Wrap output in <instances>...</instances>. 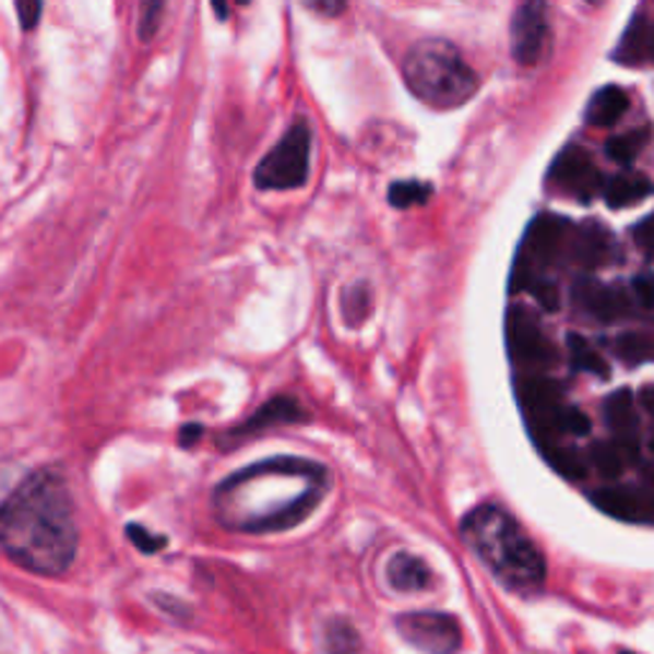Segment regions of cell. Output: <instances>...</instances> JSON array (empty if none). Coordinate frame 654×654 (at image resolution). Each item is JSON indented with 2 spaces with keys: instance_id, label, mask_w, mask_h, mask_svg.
<instances>
[{
  "instance_id": "cell-1",
  "label": "cell",
  "mask_w": 654,
  "mask_h": 654,
  "mask_svg": "<svg viewBox=\"0 0 654 654\" xmlns=\"http://www.w3.org/2000/svg\"><path fill=\"white\" fill-rule=\"evenodd\" d=\"M330 488L325 465L280 455L223 478L213 491V514L240 535H272L302 524Z\"/></svg>"
},
{
  "instance_id": "cell-2",
  "label": "cell",
  "mask_w": 654,
  "mask_h": 654,
  "mask_svg": "<svg viewBox=\"0 0 654 654\" xmlns=\"http://www.w3.org/2000/svg\"><path fill=\"white\" fill-rule=\"evenodd\" d=\"M0 550L36 575H64L78 555L70 488L59 471L41 468L0 503Z\"/></svg>"
},
{
  "instance_id": "cell-3",
  "label": "cell",
  "mask_w": 654,
  "mask_h": 654,
  "mask_svg": "<svg viewBox=\"0 0 654 654\" xmlns=\"http://www.w3.org/2000/svg\"><path fill=\"white\" fill-rule=\"evenodd\" d=\"M463 537L507 588L530 593L545 583L543 552L507 511L473 509L463 522Z\"/></svg>"
},
{
  "instance_id": "cell-4",
  "label": "cell",
  "mask_w": 654,
  "mask_h": 654,
  "mask_svg": "<svg viewBox=\"0 0 654 654\" xmlns=\"http://www.w3.org/2000/svg\"><path fill=\"white\" fill-rule=\"evenodd\" d=\"M404 80L412 93L435 108H455L476 93L478 78L448 41H419L404 59Z\"/></svg>"
},
{
  "instance_id": "cell-5",
  "label": "cell",
  "mask_w": 654,
  "mask_h": 654,
  "mask_svg": "<svg viewBox=\"0 0 654 654\" xmlns=\"http://www.w3.org/2000/svg\"><path fill=\"white\" fill-rule=\"evenodd\" d=\"M312 131L305 118L295 120L272 152L259 162L253 171V185L259 190H295L310 177Z\"/></svg>"
},
{
  "instance_id": "cell-6",
  "label": "cell",
  "mask_w": 654,
  "mask_h": 654,
  "mask_svg": "<svg viewBox=\"0 0 654 654\" xmlns=\"http://www.w3.org/2000/svg\"><path fill=\"white\" fill-rule=\"evenodd\" d=\"M404 642L425 654H457L463 646V629L455 616L442 611H412L396 619Z\"/></svg>"
},
{
  "instance_id": "cell-7",
  "label": "cell",
  "mask_w": 654,
  "mask_h": 654,
  "mask_svg": "<svg viewBox=\"0 0 654 654\" xmlns=\"http://www.w3.org/2000/svg\"><path fill=\"white\" fill-rule=\"evenodd\" d=\"M519 391V404H522L524 415H527L532 430L535 435H562L560 423H562V391L558 383L547 376H524L516 381Z\"/></svg>"
},
{
  "instance_id": "cell-8",
  "label": "cell",
  "mask_w": 654,
  "mask_h": 654,
  "mask_svg": "<svg viewBox=\"0 0 654 654\" xmlns=\"http://www.w3.org/2000/svg\"><path fill=\"white\" fill-rule=\"evenodd\" d=\"M509 353L519 366L539 368L555 364V345L547 341L539 322L527 310L514 307L507 318Z\"/></svg>"
},
{
  "instance_id": "cell-9",
  "label": "cell",
  "mask_w": 654,
  "mask_h": 654,
  "mask_svg": "<svg viewBox=\"0 0 654 654\" xmlns=\"http://www.w3.org/2000/svg\"><path fill=\"white\" fill-rule=\"evenodd\" d=\"M547 36V9L543 3H527L514 13L511 21V51L522 67H535L545 55Z\"/></svg>"
},
{
  "instance_id": "cell-10",
  "label": "cell",
  "mask_w": 654,
  "mask_h": 654,
  "mask_svg": "<svg viewBox=\"0 0 654 654\" xmlns=\"http://www.w3.org/2000/svg\"><path fill=\"white\" fill-rule=\"evenodd\" d=\"M552 182L562 192L588 200L601 190V171L593 167L591 154L581 146H568L552 164Z\"/></svg>"
},
{
  "instance_id": "cell-11",
  "label": "cell",
  "mask_w": 654,
  "mask_h": 654,
  "mask_svg": "<svg viewBox=\"0 0 654 654\" xmlns=\"http://www.w3.org/2000/svg\"><path fill=\"white\" fill-rule=\"evenodd\" d=\"M570 238V225L558 215H539L527 233V251L537 264H550Z\"/></svg>"
},
{
  "instance_id": "cell-12",
  "label": "cell",
  "mask_w": 654,
  "mask_h": 654,
  "mask_svg": "<svg viewBox=\"0 0 654 654\" xmlns=\"http://www.w3.org/2000/svg\"><path fill=\"white\" fill-rule=\"evenodd\" d=\"M611 236L601 223H583L570 230V253L583 269H601L611 255Z\"/></svg>"
},
{
  "instance_id": "cell-13",
  "label": "cell",
  "mask_w": 654,
  "mask_h": 654,
  "mask_svg": "<svg viewBox=\"0 0 654 654\" xmlns=\"http://www.w3.org/2000/svg\"><path fill=\"white\" fill-rule=\"evenodd\" d=\"M578 302L601 322H616L629 314V297L619 287H608V284L581 282L578 284Z\"/></svg>"
},
{
  "instance_id": "cell-14",
  "label": "cell",
  "mask_w": 654,
  "mask_h": 654,
  "mask_svg": "<svg viewBox=\"0 0 654 654\" xmlns=\"http://www.w3.org/2000/svg\"><path fill=\"white\" fill-rule=\"evenodd\" d=\"M593 501L601 511L623 519V522H644L654 516V501L650 496L631 491V488H604L593 496Z\"/></svg>"
},
{
  "instance_id": "cell-15",
  "label": "cell",
  "mask_w": 654,
  "mask_h": 654,
  "mask_svg": "<svg viewBox=\"0 0 654 654\" xmlns=\"http://www.w3.org/2000/svg\"><path fill=\"white\" fill-rule=\"evenodd\" d=\"M389 585L400 593H419L432 585V570L417 555L396 552L387 566Z\"/></svg>"
},
{
  "instance_id": "cell-16",
  "label": "cell",
  "mask_w": 654,
  "mask_h": 654,
  "mask_svg": "<svg viewBox=\"0 0 654 654\" xmlns=\"http://www.w3.org/2000/svg\"><path fill=\"white\" fill-rule=\"evenodd\" d=\"M302 419H307V415L305 409L299 407L297 400H292V396H276V400L266 402L264 407L255 412L246 425H240L238 430H233V435L243 438V435L264 432L274 425H292V423H302Z\"/></svg>"
},
{
  "instance_id": "cell-17",
  "label": "cell",
  "mask_w": 654,
  "mask_h": 654,
  "mask_svg": "<svg viewBox=\"0 0 654 654\" xmlns=\"http://www.w3.org/2000/svg\"><path fill=\"white\" fill-rule=\"evenodd\" d=\"M627 110H629V95L623 93L621 87L606 85L591 97L588 110H585V120H588L591 126H601V128L614 126L619 123Z\"/></svg>"
},
{
  "instance_id": "cell-18",
  "label": "cell",
  "mask_w": 654,
  "mask_h": 654,
  "mask_svg": "<svg viewBox=\"0 0 654 654\" xmlns=\"http://www.w3.org/2000/svg\"><path fill=\"white\" fill-rule=\"evenodd\" d=\"M637 457V445L631 440H604L591 448V463L604 478H619L629 461Z\"/></svg>"
},
{
  "instance_id": "cell-19",
  "label": "cell",
  "mask_w": 654,
  "mask_h": 654,
  "mask_svg": "<svg viewBox=\"0 0 654 654\" xmlns=\"http://www.w3.org/2000/svg\"><path fill=\"white\" fill-rule=\"evenodd\" d=\"M604 419L608 430L619 435V440H631V435L637 432V409H634V394L629 389L614 391L611 396L604 402Z\"/></svg>"
},
{
  "instance_id": "cell-20",
  "label": "cell",
  "mask_w": 654,
  "mask_h": 654,
  "mask_svg": "<svg viewBox=\"0 0 654 654\" xmlns=\"http://www.w3.org/2000/svg\"><path fill=\"white\" fill-rule=\"evenodd\" d=\"M652 192L650 179L642 175H619L611 182L604 185V198L608 207H629L634 202L644 200Z\"/></svg>"
},
{
  "instance_id": "cell-21",
  "label": "cell",
  "mask_w": 654,
  "mask_h": 654,
  "mask_svg": "<svg viewBox=\"0 0 654 654\" xmlns=\"http://www.w3.org/2000/svg\"><path fill=\"white\" fill-rule=\"evenodd\" d=\"M360 634L350 621L330 619L322 629V654H358Z\"/></svg>"
},
{
  "instance_id": "cell-22",
  "label": "cell",
  "mask_w": 654,
  "mask_h": 654,
  "mask_svg": "<svg viewBox=\"0 0 654 654\" xmlns=\"http://www.w3.org/2000/svg\"><path fill=\"white\" fill-rule=\"evenodd\" d=\"M650 32L652 28L646 26L642 16L631 19L627 34H623L619 49H616V59L621 64H642V59H646V51H650Z\"/></svg>"
},
{
  "instance_id": "cell-23",
  "label": "cell",
  "mask_w": 654,
  "mask_h": 654,
  "mask_svg": "<svg viewBox=\"0 0 654 654\" xmlns=\"http://www.w3.org/2000/svg\"><path fill=\"white\" fill-rule=\"evenodd\" d=\"M568 350H570V364H573L575 371L583 373H593L598 379H608V364L606 358L601 356L598 350L591 348V343L581 335H570L568 337Z\"/></svg>"
},
{
  "instance_id": "cell-24",
  "label": "cell",
  "mask_w": 654,
  "mask_h": 654,
  "mask_svg": "<svg viewBox=\"0 0 654 654\" xmlns=\"http://www.w3.org/2000/svg\"><path fill=\"white\" fill-rule=\"evenodd\" d=\"M616 356H619L623 364L631 366L654 360V337L642 333H623L619 341H616Z\"/></svg>"
},
{
  "instance_id": "cell-25",
  "label": "cell",
  "mask_w": 654,
  "mask_h": 654,
  "mask_svg": "<svg viewBox=\"0 0 654 654\" xmlns=\"http://www.w3.org/2000/svg\"><path fill=\"white\" fill-rule=\"evenodd\" d=\"M646 139H650V128H639V131H629L621 133V136H614L608 141L606 154L611 156L616 164H629L634 162V156L642 152Z\"/></svg>"
},
{
  "instance_id": "cell-26",
  "label": "cell",
  "mask_w": 654,
  "mask_h": 654,
  "mask_svg": "<svg viewBox=\"0 0 654 654\" xmlns=\"http://www.w3.org/2000/svg\"><path fill=\"white\" fill-rule=\"evenodd\" d=\"M430 194L432 187L427 182H415V179H409V182H394L389 187V202L400 210L425 205V202L430 200Z\"/></svg>"
},
{
  "instance_id": "cell-27",
  "label": "cell",
  "mask_w": 654,
  "mask_h": 654,
  "mask_svg": "<svg viewBox=\"0 0 654 654\" xmlns=\"http://www.w3.org/2000/svg\"><path fill=\"white\" fill-rule=\"evenodd\" d=\"M371 312V289L368 284H353L350 289H345L343 295V314L348 325H360Z\"/></svg>"
},
{
  "instance_id": "cell-28",
  "label": "cell",
  "mask_w": 654,
  "mask_h": 654,
  "mask_svg": "<svg viewBox=\"0 0 654 654\" xmlns=\"http://www.w3.org/2000/svg\"><path fill=\"white\" fill-rule=\"evenodd\" d=\"M550 463L555 465V471L562 473V476H566V478L581 480V478H585V473H588V468H585V461H583L581 455L575 453V450H560V448H555L552 453H550Z\"/></svg>"
},
{
  "instance_id": "cell-29",
  "label": "cell",
  "mask_w": 654,
  "mask_h": 654,
  "mask_svg": "<svg viewBox=\"0 0 654 654\" xmlns=\"http://www.w3.org/2000/svg\"><path fill=\"white\" fill-rule=\"evenodd\" d=\"M126 535H128V539H131L133 545L139 547L141 552H146V555H154V552L164 550V547H167V543H169L167 537L154 535V532H148L146 527H141V524H128Z\"/></svg>"
},
{
  "instance_id": "cell-30",
  "label": "cell",
  "mask_w": 654,
  "mask_h": 654,
  "mask_svg": "<svg viewBox=\"0 0 654 654\" xmlns=\"http://www.w3.org/2000/svg\"><path fill=\"white\" fill-rule=\"evenodd\" d=\"M527 287H530L532 295H535L537 302L545 307V310H550V312L558 310L560 295H558V287H555L552 282H547V280H532L527 284Z\"/></svg>"
},
{
  "instance_id": "cell-31",
  "label": "cell",
  "mask_w": 654,
  "mask_h": 654,
  "mask_svg": "<svg viewBox=\"0 0 654 654\" xmlns=\"http://www.w3.org/2000/svg\"><path fill=\"white\" fill-rule=\"evenodd\" d=\"M562 435H578V438H583V435H588L591 430V419L583 415L581 409H568L562 412V423H560Z\"/></svg>"
},
{
  "instance_id": "cell-32",
  "label": "cell",
  "mask_w": 654,
  "mask_h": 654,
  "mask_svg": "<svg viewBox=\"0 0 654 654\" xmlns=\"http://www.w3.org/2000/svg\"><path fill=\"white\" fill-rule=\"evenodd\" d=\"M631 238H634L639 251L654 253V213L646 215L644 221H639L634 228H631Z\"/></svg>"
},
{
  "instance_id": "cell-33",
  "label": "cell",
  "mask_w": 654,
  "mask_h": 654,
  "mask_svg": "<svg viewBox=\"0 0 654 654\" xmlns=\"http://www.w3.org/2000/svg\"><path fill=\"white\" fill-rule=\"evenodd\" d=\"M164 5L162 3H146L144 9H141V39H152L156 34V28H159V16H162Z\"/></svg>"
},
{
  "instance_id": "cell-34",
  "label": "cell",
  "mask_w": 654,
  "mask_h": 654,
  "mask_svg": "<svg viewBox=\"0 0 654 654\" xmlns=\"http://www.w3.org/2000/svg\"><path fill=\"white\" fill-rule=\"evenodd\" d=\"M634 297L646 310H654V280H650V276H639L634 282Z\"/></svg>"
},
{
  "instance_id": "cell-35",
  "label": "cell",
  "mask_w": 654,
  "mask_h": 654,
  "mask_svg": "<svg viewBox=\"0 0 654 654\" xmlns=\"http://www.w3.org/2000/svg\"><path fill=\"white\" fill-rule=\"evenodd\" d=\"M16 11H19L21 26H24V28H34V26H36V21H39L41 3H26V0H19V3H16Z\"/></svg>"
},
{
  "instance_id": "cell-36",
  "label": "cell",
  "mask_w": 654,
  "mask_h": 654,
  "mask_svg": "<svg viewBox=\"0 0 654 654\" xmlns=\"http://www.w3.org/2000/svg\"><path fill=\"white\" fill-rule=\"evenodd\" d=\"M307 9L325 13V16H337V13L345 11L343 3H328V0H318V3H307Z\"/></svg>"
},
{
  "instance_id": "cell-37",
  "label": "cell",
  "mask_w": 654,
  "mask_h": 654,
  "mask_svg": "<svg viewBox=\"0 0 654 654\" xmlns=\"http://www.w3.org/2000/svg\"><path fill=\"white\" fill-rule=\"evenodd\" d=\"M202 438V427L200 425H187L182 435H179V442H182L185 448H190L192 442H198Z\"/></svg>"
},
{
  "instance_id": "cell-38",
  "label": "cell",
  "mask_w": 654,
  "mask_h": 654,
  "mask_svg": "<svg viewBox=\"0 0 654 654\" xmlns=\"http://www.w3.org/2000/svg\"><path fill=\"white\" fill-rule=\"evenodd\" d=\"M639 404L646 409V415L654 417V387H644L639 391Z\"/></svg>"
},
{
  "instance_id": "cell-39",
  "label": "cell",
  "mask_w": 654,
  "mask_h": 654,
  "mask_svg": "<svg viewBox=\"0 0 654 654\" xmlns=\"http://www.w3.org/2000/svg\"><path fill=\"white\" fill-rule=\"evenodd\" d=\"M213 11H217V16L225 19V13H228V5H223V3H213Z\"/></svg>"
},
{
  "instance_id": "cell-40",
  "label": "cell",
  "mask_w": 654,
  "mask_h": 654,
  "mask_svg": "<svg viewBox=\"0 0 654 654\" xmlns=\"http://www.w3.org/2000/svg\"><path fill=\"white\" fill-rule=\"evenodd\" d=\"M646 57L654 59V28L650 32V51H646Z\"/></svg>"
},
{
  "instance_id": "cell-41",
  "label": "cell",
  "mask_w": 654,
  "mask_h": 654,
  "mask_svg": "<svg viewBox=\"0 0 654 654\" xmlns=\"http://www.w3.org/2000/svg\"><path fill=\"white\" fill-rule=\"evenodd\" d=\"M619 654H631V652H619Z\"/></svg>"
},
{
  "instance_id": "cell-42",
  "label": "cell",
  "mask_w": 654,
  "mask_h": 654,
  "mask_svg": "<svg viewBox=\"0 0 654 654\" xmlns=\"http://www.w3.org/2000/svg\"><path fill=\"white\" fill-rule=\"evenodd\" d=\"M652 448H654V440H652Z\"/></svg>"
}]
</instances>
